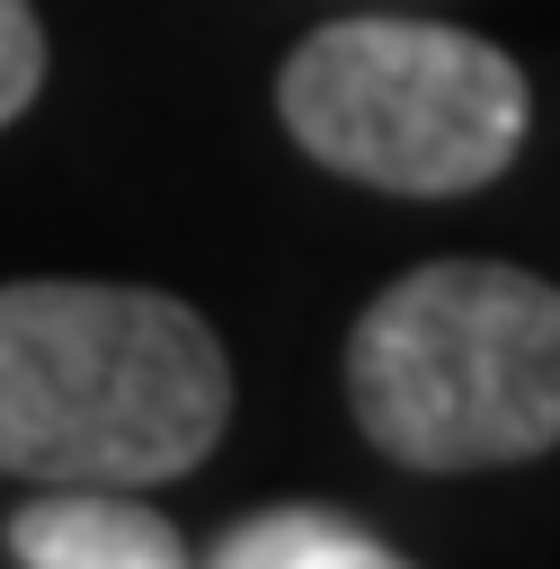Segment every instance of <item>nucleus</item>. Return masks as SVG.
<instances>
[{
  "label": "nucleus",
  "instance_id": "f03ea898",
  "mask_svg": "<svg viewBox=\"0 0 560 569\" xmlns=\"http://www.w3.org/2000/svg\"><path fill=\"white\" fill-rule=\"evenodd\" d=\"M347 409L409 471H489L560 445V284L498 258L409 267L347 329Z\"/></svg>",
  "mask_w": 560,
  "mask_h": 569
},
{
  "label": "nucleus",
  "instance_id": "423d86ee",
  "mask_svg": "<svg viewBox=\"0 0 560 569\" xmlns=\"http://www.w3.org/2000/svg\"><path fill=\"white\" fill-rule=\"evenodd\" d=\"M44 89V27L27 0H0V124H18Z\"/></svg>",
  "mask_w": 560,
  "mask_h": 569
},
{
  "label": "nucleus",
  "instance_id": "20e7f679",
  "mask_svg": "<svg viewBox=\"0 0 560 569\" xmlns=\"http://www.w3.org/2000/svg\"><path fill=\"white\" fill-rule=\"evenodd\" d=\"M9 560H27V569H178L187 533L160 507H142L133 489L44 480L9 516Z\"/></svg>",
  "mask_w": 560,
  "mask_h": 569
},
{
  "label": "nucleus",
  "instance_id": "7ed1b4c3",
  "mask_svg": "<svg viewBox=\"0 0 560 569\" xmlns=\"http://www.w3.org/2000/svg\"><path fill=\"white\" fill-rule=\"evenodd\" d=\"M284 133L382 196H471L489 187L533 124L524 71L436 18H329L276 71Z\"/></svg>",
  "mask_w": 560,
  "mask_h": 569
},
{
  "label": "nucleus",
  "instance_id": "f257e3e1",
  "mask_svg": "<svg viewBox=\"0 0 560 569\" xmlns=\"http://www.w3.org/2000/svg\"><path fill=\"white\" fill-rule=\"evenodd\" d=\"M231 356L178 293L27 276L0 284V471L151 489L213 453Z\"/></svg>",
  "mask_w": 560,
  "mask_h": 569
},
{
  "label": "nucleus",
  "instance_id": "39448f33",
  "mask_svg": "<svg viewBox=\"0 0 560 569\" xmlns=\"http://www.w3.org/2000/svg\"><path fill=\"white\" fill-rule=\"evenodd\" d=\"M400 551L329 507H267L213 542V569H391Z\"/></svg>",
  "mask_w": 560,
  "mask_h": 569
}]
</instances>
